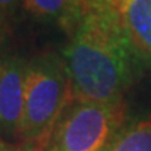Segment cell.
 Returning a JSON list of instances; mask_svg holds the SVG:
<instances>
[{"mask_svg":"<svg viewBox=\"0 0 151 151\" xmlns=\"http://www.w3.org/2000/svg\"><path fill=\"white\" fill-rule=\"evenodd\" d=\"M65 49L71 102H122L140 67L104 0H91Z\"/></svg>","mask_w":151,"mask_h":151,"instance_id":"cell-1","label":"cell"},{"mask_svg":"<svg viewBox=\"0 0 151 151\" xmlns=\"http://www.w3.org/2000/svg\"><path fill=\"white\" fill-rule=\"evenodd\" d=\"M70 102L65 58L55 52H43L28 60L20 139L38 150H45Z\"/></svg>","mask_w":151,"mask_h":151,"instance_id":"cell-2","label":"cell"},{"mask_svg":"<svg viewBox=\"0 0 151 151\" xmlns=\"http://www.w3.org/2000/svg\"><path fill=\"white\" fill-rule=\"evenodd\" d=\"M122 102H70L43 151H106L123 124Z\"/></svg>","mask_w":151,"mask_h":151,"instance_id":"cell-3","label":"cell"},{"mask_svg":"<svg viewBox=\"0 0 151 151\" xmlns=\"http://www.w3.org/2000/svg\"><path fill=\"white\" fill-rule=\"evenodd\" d=\"M28 60L17 55L0 58V133L20 137Z\"/></svg>","mask_w":151,"mask_h":151,"instance_id":"cell-4","label":"cell"},{"mask_svg":"<svg viewBox=\"0 0 151 151\" xmlns=\"http://www.w3.org/2000/svg\"><path fill=\"white\" fill-rule=\"evenodd\" d=\"M118 21L139 66L151 69V0H104Z\"/></svg>","mask_w":151,"mask_h":151,"instance_id":"cell-5","label":"cell"},{"mask_svg":"<svg viewBox=\"0 0 151 151\" xmlns=\"http://www.w3.org/2000/svg\"><path fill=\"white\" fill-rule=\"evenodd\" d=\"M91 0H22L29 16L41 20H53L67 34L73 31Z\"/></svg>","mask_w":151,"mask_h":151,"instance_id":"cell-6","label":"cell"},{"mask_svg":"<svg viewBox=\"0 0 151 151\" xmlns=\"http://www.w3.org/2000/svg\"><path fill=\"white\" fill-rule=\"evenodd\" d=\"M106 151H151V112L124 120Z\"/></svg>","mask_w":151,"mask_h":151,"instance_id":"cell-7","label":"cell"},{"mask_svg":"<svg viewBox=\"0 0 151 151\" xmlns=\"http://www.w3.org/2000/svg\"><path fill=\"white\" fill-rule=\"evenodd\" d=\"M0 151H39L35 147L29 146V144H24V146H16V144H10L0 139Z\"/></svg>","mask_w":151,"mask_h":151,"instance_id":"cell-8","label":"cell"},{"mask_svg":"<svg viewBox=\"0 0 151 151\" xmlns=\"http://www.w3.org/2000/svg\"><path fill=\"white\" fill-rule=\"evenodd\" d=\"M20 4H22V0H0V14H10Z\"/></svg>","mask_w":151,"mask_h":151,"instance_id":"cell-9","label":"cell"},{"mask_svg":"<svg viewBox=\"0 0 151 151\" xmlns=\"http://www.w3.org/2000/svg\"><path fill=\"white\" fill-rule=\"evenodd\" d=\"M39 151H43V150H39Z\"/></svg>","mask_w":151,"mask_h":151,"instance_id":"cell-10","label":"cell"}]
</instances>
